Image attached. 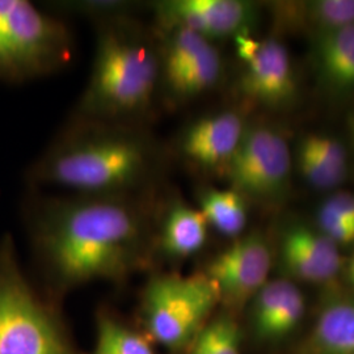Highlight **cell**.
Here are the masks:
<instances>
[{
    "instance_id": "obj_1",
    "label": "cell",
    "mask_w": 354,
    "mask_h": 354,
    "mask_svg": "<svg viewBox=\"0 0 354 354\" xmlns=\"http://www.w3.org/2000/svg\"><path fill=\"white\" fill-rule=\"evenodd\" d=\"M39 218V243L66 285L117 279L133 266L146 231V210L134 196L53 200Z\"/></svg>"
},
{
    "instance_id": "obj_2",
    "label": "cell",
    "mask_w": 354,
    "mask_h": 354,
    "mask_svg": "<svg viewBox=\"0 0 354 354\" xmlns=\"http://www.w3.org/2000/svg\"><path fill=\"white\" fill-rule=\"evenodd\" d=\"M57 142L37 177L84 196H131L150 184L159 152L150 138L121 125L89 122Z\"/></svg>"
},
{
    "instance_id": "obj_3",
    "label": "cell",
    "mask_w": 354,
    "mask_h": 354,
    "mask_svg": "<svg viewBox=\"0 0 354 354\" xmlns=\"http://www.w3.org/2000/svg\"><path fill=\"white\" fill-rule=\"evenodd\" d=\"M96 48L77 114L113 124L140 117L160 92L159 38L133 17L97 23Z\"/></svg>"
},
{
    "instance_id": "obj_4",
    "label": "cell",
    "mask_w": 354,
    "mask_h": 354,
    "mask_svg": "<svg viewBox=\"0 0 354 354\" xmlns=\"http://www.w3.org/2000/svg\"><path fill=\"white\" fill-rule=\"evenodd\" d=\"M74 39L58 17L26 0H0V79L50 75L70 64Z\"/></svg>"
},
{
    "instance_id": "obj_5",
    "label": "cell",
    "mask_w": 354,
    "mask_h": 354,
    "mask_svg": "<svg viewBox=\"0 0 354 354\" xmlns=\"http://www.w3.org/2000/svg\"><path fill=\"white\" fill-rule=\"evenodd\" d=\"M143 301L152 337L167 348L177 349L197 337L219 295L205 274H165L149 282Z\"/></svg>"
},
{
    "instance_id": "obj_6",
    "label": "cell",
    "mask_w": 354,
    "mask_h": 354,
    "mask_svg": "<svg viewBox=\"0 0 354 354\" xmlns=\"http://www.w3.org/2000/svg\"><path fill=\"white\" fill-rule=\"evenodd\" d=\"M291 156L285 138L268 127H247L225 175L231 189L257 201L281 198L289 185Z\"/></svg>"
},
{
    "instance_id": "obj_7",
    "label": "cell",
    "mask_w": 354,
    "mask_h": 354,
    "mask_svg": "<svg viewBox=\"0 0 354 354\" xmlns=\"http://www.w3.org/2000/svg\"><path fill=\"white\" fill-rule=\"evenodd\" d=\"M0 354H70L46 311L12 272L0 274Z\"/></svg>"
},
{
    "instance_id": "obj_8",
    "label": "cell",
    "mask_w": 354,
    "mask_h": 354,
    "mask_svg": "<svg viewBox=\"0 0 354 354\" xmlns=\"http://www.w3.org/2000/svg\"><path fill=\"white\" fill-rule=\"evenodd\" d=\"M151 8L155 32L185 28L210 42L251 35L259 20V6L245 0H165Z\"/></svg>"
},
{
    "instance_id": "obj_9",
    "label": "cell",
    "mask_w": 354,
    "mask_h": 354,
    "mask_svg": "<svg viewBox=\"0 0 354 354\" xmlns=\"http://www.w3.org/2000/svg\"><path fill=\"white\" fill-rule=\"evenodd\" d=\"M272 254L264 236L254 231L239 236L207 266L205 276L213 282L219 301L241 306L253 299L266 282Z\"/></svg>"
},
{
    "instance_id": "obj_10",
    "label": "cell",
    "mask_w": 354,
    "mask_h": 354,
    "mask_svg": "<svg viewBox=\"0 0 354 354\" xmlns=\"http://www.w3.org/2000/svg\"><path fill=\"white\" fill-rule=\"evenodd\" d=\"M247 125L232 111L203 115L185 127L178 140V152L190 165L203 171L225 174Z\"/></svg>"
},
{
    "instance_id": "obj_11",
    "label": "cell",
    "mask_w": 354,
    "mask_h": 354,
    "mask_svg": "<svg viewBox=\"0 0 354 354\" xmlns=\"http://www.w3.org/2000/svg\"><path fill=\"white\" fill-rule=\"evenodd\" d=\"M239 92L251 102L279 108L290 104L297 93V80L286 48L269 38L259 44L239 79Z\"/></svg>"
},
{
    "instance_id": "obj_12",
    "label": "cell",
    "mask_w": 354,
    "mask_h": 354,
    "mask_svg": "<svg viewBox=\"0 0 354 354\" xmlns=\"http://www.w3.org/2000/svg\"><path fill=\"white\" fill-rule=\"evenodd\" d=\"M313 37L319 79L333 92L354 93V26Z\"/></svg>"
},
{
    "instance_id": "obj_13",
    "label": "cell",
    "mask_w": 354,
    "mask_h": 354,
    "mask_svg": "<svg viewBox=\"0 0 354 354\" xmlns=\"http://www.w3.org/2000/svg\"><path fill=\"white\" fill-rule=\"evenodd\" d=\"M223 71L222 57L213 44L188 64L160 75V92L172 104L192 100L219 82Z\"/></svg>"
},
{
    "instance_id": "obj_14",
    "label": "cell",
    "mask_w": 354,
    "mask_h": 354,
    "mask_svg": "<svg viewBox=\"0 0 354 354\" xmlns=\"http://www.w3.org/2000/svg\"><path fill=\"white\" fill-rule=\"evenodd\" d=\"M207 222L198 207L183 200L167 203L160 228V248L174 259H185L198 252L207 239Z\"/></svg>"
},
{
    "instance_id": "obj_15",
    "label": "cell",
    "mask_w": 354,
    "mask_h": 354,
    "mask_svg": "<svg viewBox=\"0 0 354 354\" xmlns=\"http://www.w3.org/2000/svg\"><path fill=\"white\" fill-rule=\"evenodd\" d=\"M282 26L304 28L313 36L354 26V0L288 1L274 6Z\"/></svg>"
},
{
    "instance_id": "obj_16",
    "label": "cell",
    "mask_w": 354,
    "mask_h": 354,
    "mask_svg": "<svg viewBox=\"0 0 354 354\" xmlns=\"http://www.w3.org/2000/svg\"><path fill=\"white\" fill-rule=\"evenodd\" d=\"M310 346L315 354H354V299L333 301L322 310Z\"/></svg>"
},
{
    "instance_id": "obj_17",
    "label": "cell",
    "mask_w": 354,
    "mask_h": 354,
    "mask_svg": "<svg viewBox=\"0 0 354 354\" xmlns=\"http://www.w3.org/2000/svg\"><path fill=\"white\" fill-rule=\"evenodd\" d=\"M198 210L209 226L227 238H239L247 225V203L236 190L207 188L200 192Z\"/></svg>"
},
{
    "instance_id": "obj_18",
    "label": "cell",
    "mask_w": 354,
    "mask_h": 354,
    "mask_svg": "<svg viewBox=\"0 0 354 354\" xmlns=\"http://www.w3.org/2000/svg\"><path fill=\"white\" fill-rule=\"evenodd\" d=\"M192 354H241L236 323L227 315L214 319L197 335Z\"/></svg>"
},
{
    "instance_id": "obj_19",
    "label": "cell",
    "mask_w": 354,
    "mask_h": 354,
    "mask_svg": "<svg viewBox=\"0 0 354 354\" xmlns=\"http://www.w3.org/2000/svg\"><path fill=\"white\" fill-rule=\"evenodd\" d=\"M95 354L155 353L150 344L134 330L115 323L112 319H102Z\"/></svg>"
},
{
    "instance_id": "obj_20",
    "label": "cell",
    "mask_w": 354,
    "mask_h": 354,
    "mask_svg": "<svg viewBox=\"0 0 354 354\" xmlns=\"http://www.w3.org/2000/svg\"><path fill=\"white\" fill-rule=\"evenodd\" d=\"M291 235L298 241L310 256L322 266L329 279H333L342 268V256L337 244L323 232H317L302 225L289 228Z\"/></svg>"
},
{
    "instance_id": "obj_21",
    "label": "cell",
    "mask_w": 354,
    "mask_h": 354,
    "mask_svg": "<svg viewBox=\"0 0 354 354\" xmlns=\"http://www.w3.org/2000/svg\"><path fill=\"white\" fill-rule=\"evenodd\" d=\"M292 282L288 279L268 281L253 297L252 319L254 332L259 337L266 339L270 323L279 313Z\"/></svg>"
},
{
    "instance_id": "obj_22",
    "label": "cell",
    "mask_w": 354,
    "mask_h": 354,
    "mask_svg": "<svg viewBox=\"0 0 354 354\" xmlns=\"http://www.w3.org/2000/svg\"><path fill=\"white\" fill-rule=\"evenodd\" d=\"M282 260L288 272L295 279H302L310 283H324L332 281L328 274L317 261L310 256L298 241L288 230L282 241Z\"/></svg>"
},
{
    "instance_id": "obj_23",
    "label": "cell",
    "mask_w": 354,
    "mask_h": 354,
    "mask_svg": "<svg viewBox=\"0 0 354 354\" xmlns=\"http://www.w3.org/2000/svg\"><path fill=\"white\" fill-rule=\"evenodd\" d=\"M140 7L138 3L124 0H80L58 3L57 6V8L66 12L92 19L96 24L114 19L133 17Z\"/></svg>"
},
{
    "instance_id": "obj_24",
    "label": "cell",
    "mask_w": 354,
    "mask_h": 354,
    "mask_svg": "<svg viewBox=\"0 0 354 354\" xmlns=\"http://www.w3.org/2000/svg\"><path fill=\"white\" fill-rule=\"evenodd\" d=\"M304 294L292 283L279 307V313L270 323L266 340H279L288 336L297 328L301 317H304Z\"/></svg>"
},
{
    "instance_id": "obj_25",
    "label": "cell",
    "mask_w": 354,
    "mask_h": 354,
    "mask_svg": "<svg viewBox=\"0 0 354 354\" xmlns=\"http://www.w3.org/2000/svg\"><path fill=\"white\" fill-rule=\"evenodd\" d=\"M301 146L314 153L332 171H335L340 176H346L348 158L344 146L339 140L327 136L311 134L302 140Z\"/></svg>"
},
{
    "instance_id": "obj_26",
    "label": "cell",
    "mask_w": 354,
    "mask_h": 354,
    "mask_svg": "<svg viewBox=\"0 0 354 354\" xmlns=\"http://www.w3.org/2000/svg\"><path fill=\"white\" fill-rule=\"evenodd\" d=\"M298 165L304 178L319 189H332L337 187L345 177L340 176L324 165L314 153L299 147Z\"/></svg>"
},
{
    "instance_id": "obj_27",
    "label": "cell",
    "mask_w": 354,
    "mask_h": 354,
    "mask_svg": "<svg viewBox=\"0 0 354 354\" xmlns=\"http://www.w3.org/2000/svg\"><path fill=\"white\" fill-rule=\"evenodd\" d=\"M317 223L320 232H323L337 245L354 243V223L352 222L344 221L320 207L317 213Z\"/></svg>"
},
{
    "instance_id": "obj_28",
    "label": "cell",
    "mask_w": 354,
    "mask_h": 354,
    "mask_svg": "<svg viewBox=\"0 0 354 354\" xmlns=\"http://www.w3.org/2000/svg\"><path fill=\"white\" fill-rule=\"evenodd\" d=\"M320 207L344 221L354 223V193L342 192L333 194Z\"/></svg>"
},
{
    "instance_id": "obj_29",
    "label": "cell",
    "mask_w": 354,
    "mask_h": 354,
    "mask_svg": "<svg viewBox=\"0 0 354 354\" xmlns=\"http://www.w3.org/2000/svg\"><path fill=\"white\" fill-rule=\"evenodd\" d=\"M351 276H354V257L352 259L351 266H349V277H351Z\"/></svg>"
}]
</instances>
